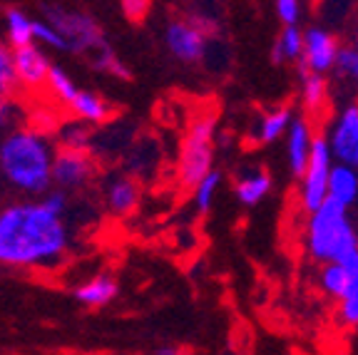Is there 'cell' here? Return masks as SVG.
Listing matches in <instances>:
<instances>
[{
	"mask_svg": "<svg viewBox=\"0 0 358 355\" xmlns=\"http://www.w3.org/2000/svg\"><path fill=\"white\" fill-rule=\"evenodd\" d=\"M70 246V231L40 201H17L0 209V263L45 268L57 263Z\"/></svg>",
	"mask_w": 358,
	"mask_h": 355,
	"instance_id": "1",
	"label": "cell"
},
{
	"mask_svg": "<svg viewBox=\"0 0 358 355\" xmlns=\"http://www.w3.org/2000/svg\"><path fill=\"white\" fill-rule=\"evenodd\" d=\"M50 139L38 129L15 127L0 139V177L22 194H48L52 189Z\"/></svg>",
	"mask_w": 358,
	"mask_h": 355,
	"instance_id": "2",
	"label": "cell"
},
{
	"mask_svg": "<svg viewBox=\"0 0 358 355\" xmlns=\"http://www.w3.org/2000/svg\"><path fill=\"white\" fill-rule=\"evenodd\" d=\"M306 251L313 261L338 263L348 254L358 251V231L353 226L348 209L326 199L308 217L306 226Z\"/></svg>",
	"mask_w": 358,
	"mask_h": 355,
	"instance_id": "3",
	"label": "cell"
},
{
	"mask_svg": "<svg viewBox=\"0 0 358 355\" xmlns=\"http://www.w3.org/2000/svg\"><path fill=\"white\" fill-rule=\"evenodd\" d=\"M214 134H217V117L214 115H204L194 119L189 132L185 134L182 154H179V182L185 187L194 189L212 172Z\"/></svg>",
	"mask_w": 358,
	"mask_h": 355,
	"instance_id": "4",
	"label": "cell"
},
{
	"mask_svg": "<svg viewBox=\"0 0 358 355\" xmlns=\"http://www.w3.org/2000/svg\"><path fill=\"white\" fill-rule=\"evenodd\" d=\"M45 20L62 35L67 50L73 52H97L107 48L97 22L87 13L65 10V8H45Z\"/></svg>",
	"mask_w": 358,
	"mask_h": 355,
	"instance_id": "5",
	"label": "cell"
},
{
	"mask_svg": "<svg viewBox=\"0 0 358 355\" xmlns=\"http://www.w3.org/2000/svg\"><path fill=\"white\" fill-rule=\"evenodd\" d=\"M334 167V157H331L326 134H313L311 152H308L306 169L301 177V206L306 214H313L326 201V189H329V174Z\"/></svg>",
	"mask_w": 358,
	"mask_h": 355,
	"instance_id": "6",
	"label": "cell"
},
{
	"mask_svg": "<svg viewBox=\"0 0 358 355\" xmlns=\"http://www.w3.org/2000/svg\"><path fill=\"white\" fill-rule=\"evenodd\" d=\"M338 48H341V43L331 30L319 28V25L308 28L303 33V55L299 60L301 78H306V75H324L326 78V73L334 70Z\"/></svg>",
	"mask_w": 358,
	"mask_h": 355,
	"instance_id": "7",
	"label": "cell"
},
{
	"mask_svg": "<svg viewBox=\"0 0 358 355\" xmlns=\"http://www.w3.org/2000/svg\"><path fill=\"white\" fill-rule=\"evenodd\" d=\"M329 150L336 164L351 167L358 172V105H348L341 115L336 117L334 127H331L329 137Z\"/></svg>",
	"mask_w": 358,
	"mask_h": 355,
	"instance_id": "8",
	"label": "cell"
},
{
	"mask_svg": "<svg viewBox=\"0 0 358 355\" xmlns=\"http://www.w3.org/2000/svg\"><path fill=\"white\" fill-rule=\"evenodd\" d=\"M95 174V164L90 159L87 152H55L52 159V184L60 191H75L83 189Z\"/></svg>",
	"mask_w": 358,
	"mask_h": 355,
	"instance_id": "9",
	"label": "cell"
},
{
	"mask_svg": "<svg viewBox=\"0 0 358 355\" xmlns=\"http://www.w3.org/2000/svg\"><path fill=\"white\" fill-rule=\"evenodd\" d=\"M164 43L182 62H199L207 52V38L187 20H169L164 28Z\"/></svg>",
	"mask_w": 358,
	"mask_h": 355,
	"instance_id": "10",
	"label": "cell"
},
{
	"mask_svg": "<svg viewBox=\"0 0 358 355\" xmlns=\"http://www.w3.org/2000/svg\"><path fill=\"white\" fill-rule=\"evenodd\" d=\"M13 67H15V80L17 85L30 89H38L48 82V75H50V57L45 55V50L40 45H25V48H17L13 50Z\"/></svg>",
	"mask_w": 358,
	"mask_h": 355,
	"instance_id": "11",
	"label": "cell"
},
{
	"mask_svg": "<svg viewBox=\"0 0 358 355\" xmlns=\"http://www.w3.org/2000/svg\"><path fill=\"white\" fill-rule=\"evenodd\" d=\"M311 142L313 132L308 119H303V117L291 119L289 129H286V157H289V167L294 172V177H303L308 152H311Z\"/></svg>",
	"mask_w": 358,
	"mask_h": 355,
	"instance_id": "12",
	"label": "cell"
},
{
	"mask_svg": "<svg viewBox=\"0 0 358 355\" xmlns=\"http://www.w3.org/2000/svg\"><path fill=\"white\" fill-rule=\"evenodd\" d=\"M140 201V187L129 177H112L105 187V204L115 217H127Z\"/></svg>",
	"mask_w": 358,
	"mask_h": 355,
	"instance_id": "13",
	"label": "cell"
},
{
	"mask_svg": "<svg viewBox=\"0 0 358 355\" xmlns=\"http://www.w3.org/2000/svg\"><path fill=\"white\" fill-rule=\"evenodd\" d=\"M326 199L336 201L338 206L348 209L358 201V172L343 164H334L329 174V189H326Z\"/></svg>",
	"mask_w": 358,
	"mask_h": 355,
	"instance_id": "14",
	"label": "cell"
},
{
	"mask_svg": "<svg viewBox=\"0 0 358 355\" xmlns=\"http://www.w3.org/2000/svg\"><path fill=\"white\" fill-rule=\"evenodd\" d=\"M115 296H117V281L112 276H105V273L90 278V281H85L83 286L75 289V298L83 305H90V308H102Z\"/></svg>",
	"mask_w": 358,
	"mask_h": 355,
	"instance_id": "15",
	"label": "cell"
},
{
	"mask_svg": "<svg viewBox=\"0 0 358 355\" xmlns=\"http://www.w3.org/2000/svg\"><path fill=\"white\" fill-rule=\"evenodd\" d=\"M236 199L244 206H257L271 191V174L266 169H254L236 179Z\"/></svg>",
	"mask_w": 358,
	"mask_h": 355,
	"instance_id": "16",
	"label": "cell"
},
{
	"mask_svg": "<svg viewBox=\"0 0 358 355\" xmlns=\"http://www.w3.org/2000/svg\"><path fill=\"white\" fill-rule=\"evenodd\" d=\"M3 25H6V38L10 50L33 45V17L20 8H8L3 15Z\"/></svg>",
	"mask_w": 358,
	"mask_h": 355,
	"instance_id": "17",
	"label": "cell"
},
{
	"mask_svg": "<svg viewBox=\"0 0 358 355\" xmlns=\"http://www.w3.org/2000/svg\"><path fill=\"white\" fill-rule=\"evenodd\" d=\"M70 110H73V115L78 117L83 124H102L107 117H110L107 102L102 100L100 94L87 92V89H80L78 97H75L73 105H70Z\"/></svg>",
	"mask_w": 358,
	"mask_h": 355,
	"instance_id": "18",
	"label": "cell"
},
{
	"mask_svg": "<svg viewBox=\"0 0 358 355\" xmlns=\"http://www.w3.org/2000/svg\"><path fill=\"white\" fill-rule=\"evenodd\" d=\"M291 119H294V115H291V110H286V107H279V110H274V112H268V115L259 117L257 124H254V129H252L254 139H257L259 145L276 142V139H279L281 134L289 129Z\"/></svg>",
	"mask_w": 358,
	"mask_h": 355,
	"instance_id": "19",
	"label": "cell"
},
{
	"mask_svg": "<svg viewBox=\"0 0 358 355\" xmlns=\"http://www.w3.org/2000/svg\"><path fill=\"white\" fill-rule=\"evenodd\" d=\"M301 55H303V33L299 28H284L274 43L271 60L274 62H284V60L299 62Z\"/></svg>",
	"mask_w": 358,
	"mask_h": 355,
	"instance_id": "20",
	"label": "cell"
},
{
	"mask_svg": "<svg viewBox=\"0 0 358 355\" xmlns=\"http://www.w3.org/2000/svg\"><path fill=\"white\" fill-rule=\"evenodd\" d=\"M334 75L346 87L358 89V52L353 45H341L334 62Z\"/></svg>",
	"mask_w": 358,
	"mask_h": 355,
	"instance_id": "21",
	"label": "cell"
},
{
	"mask_svg": "<svg viewBox=\"0 0 358 355\" xmlns=\"http://www.w3.org/2000/svg\"><path fill=\"white\" fill-rule=\"evenodd\" d=\"M321 289L326 291V294L331 296V298L341 300L343 296L348 294V289H351V281L353 278L348 276L346 271H343L341 263H326L324 268H321Z\"/></svg>",
	"mask_w": 358,
	"mask_h": 355,
	"instance_id": "22",
	"label": "cell"
},
{
	"mask_svg": "<svg viewBox=\"0 0 358 355\" xmlns=\"http://www.w3.org/2000/svg\"><path fill=\"white\" fill-rule=\"evenodd\" d=\"M301 100L308 112H319L329 100V80L324 75H306L301 87Z\"/></svg>",
	"mask_w": 358,
	"mask_h": 355,
	"instance_id": "23",
	"label": "cell"
},
{
	"mask_svg": "<svg viewBox=\"0 0 358 355\" xmlns=\"http://www.w3.org/2000/svg\"><path fill=\"white\" fill-rule=\"evenodd\" d=\"M48 89L52 92V97H55L57 102H62V105H73V100L78 97V85L70 80V75L65 73V70H60V67L52 65L50 67V75H48Z\"/></svg>",
	"mask_w": 358,
	"mask_h": 355,
	"instance_id": "24",
	"label": "cell"
},
{
	"mask_svg": "<svg viewBox=\"0 0 358 355\" xmlns=\"http://www.w3.org/2000/svg\"><path fill=\"white\" fill-rule=\"evenodd\" d=\"M219 184H222V174L217 169L207 174V177L201 179L199 184L194 187V204L199 211H209L212 209V201H214V194H217Z\"/></svg>",
	"mask_w": 358,
	"mask_h": 355,
	"instance_id": "25",
	"label": "cell"
},
{
	"mask_svg": "<svg viewBox=\"0 0 358 355\" xmlns=\"http://www.w3.org/2000/svg\"><path fill=\"white\" fill-rule=\"evenodd\" d=\"M17 87L15 67H13V50L10 45L0 40V94L8 97Z\"/></svg>",
	"mask_w": 358,
	"mask_h": 355,
	"instance_id": "26",
	"label": "cell"
},
{
	"mask_svg": "<svg viewBox=\"0 0 358 355\" xmlns=\"http://www.w3.org/2000/svg\"><path fill=\"white\" fill-rule=\"evenodd\" d=\"M33 43L45 45V48H50V50H67L62 35L57 33L48 20H33Z\"/></svg>",
	"mask_w": 358,
	"mask_h": 355,
	"instance_id": "27",
	"label": "cell"
},
{
	"mask_svg": "<svg viewBox=\"0 0 358 355\" xmlns=\"http://www.w3.org/2000/svg\"><path fill=\"white\" fill-rule=\"evenodd\" d=\"M60 142L65 152H87L90 132L85 129V124H67L60 132Z\"/></svg>",
	"mask_w": 358,
	"mask_h": 355,
	"instance_id": "28",
	"label": "cell"
},
{
	"mask_svg": "<svg viewBox=\"0 0 358 355\" xmlns=\"http://www.w3.org/2000/svg\"><path fill=\"white\" fill-rule=\"evenodd\" d=\"M92 57H95L97 70H105V73L115 75V78H120V80H129V70L117 60V55H115L110 48H102V50H97V55H92Z\"/></svg>",
	"mask_w": 358,
	"mask_h": 355,
	"instance_id": "29",
	"label": "cell"
},
{
	"mask_svg": "<svg viewBox=\"0 0 358 355\" xmlns=\"http://www.w3.org/2000/svg\"><path fill=\"white\" fill-rule=\"evenodd\" d=\"M338 313H341V321L346 326H358V276L351 281V289L348 294L338 300Z\"/></svg>",
	"mask_w": 358,
	"mask_h": 355,
	"instance_id": "30",
	"label": "cell"
},
{
	"mask_svg": "<svg viewBox=\"0 0 358 355\" xmlns=\"http://www.w3.org/2000/svg\"><path fill=\"white\" fill-rule=\"evenodd\" d=\"M274 8L284 28H299V20H301V3L299 0H279Z\"/></svg>",
	"mask_w": 358,
	"mask_h": 355,
	"instance_id": "31",
	"label": "cell"
},
{
	"mask_svg": "<svg viewBox=\"0 0 358 355\" xmlns=\"http://www.w3.org/2000/svg\"><path fill=\"white\" fill-rule=\"evenodd\" d=\"M40 204H43L48 211H52L55 217H62V214L67 211V204H70V201H67V194H65V191H60V189H50L48 194H43Z\"/></svg>",
	"mask_w": 358,
	"mask_h": 355,
	"instance_id": "32",
	"label": "cell"
},
{
	"mask_svg": "<svg viewBox=\"0 0 358 355\" xmlns=\"http://www.w3.org/2000/svg\"><path fill=\"white\" fill-rule=\"evenodd\" d=\"M120 8H122V13L129 20H142L150 13V3H145V0H124Z\"/></svg>",
	"mask_w": 358,
	"mask_h": 355,
	"instance_id": "33",
	"label": "cell"
},
{
	"mask_svg": "<svg viewBox=\"0 0 358 355\" xmlns=\"http://www.w3.org/2000/svg\"><path fill=\"white\" fill-rule=\"evenodd\" d=\"M13 129V105L8 97L0 94V139Z\"/></svg>",
	"mask_w": 358,
	"mask_h": 355,
	"instance_id": "34",
	"label": "cell"
},
{
	"mask_svg": "<svg viewBox=\"0 0 358 355\" xmlns=\"http://www.w3.org/2000/svg\"><path fill=\"white\" fill-rule=\"evenodd\" d=\"M157 355H179V353L174 348H159L157 350Z\"/></svg>",
	"mask_w": 358,
	"mask_h": 355,
	"instance_id": "35",
	"label": "cell"
},
{
	"mask_svg": "<svg viewBox=\"0 0 358 355\" xmlns=\"http://www.w3.org/2000/svg\"><path fill=\"white\" fill-rule=\"evenodd\" d=\"M353 48H356V52H358V25H356V30H353Z\"/></svg>",
	"mask_w": 358,
	"mask_h": 355,
	"instance_id": "36",
	"label": "cell"
}]
</instances>
